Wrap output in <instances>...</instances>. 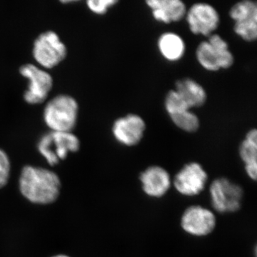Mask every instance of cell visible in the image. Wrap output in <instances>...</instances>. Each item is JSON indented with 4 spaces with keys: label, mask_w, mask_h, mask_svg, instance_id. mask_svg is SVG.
Instances as JSON below:
<instances>
[{
    "label": "cell",
    "mask_w": 257,
    "mask_h": 257,
    "mask_svg": "<svg viewBox=\"0 0 257 257\" xmlns=\"http://www.w3.org/2000/svg\"><path fill=\"white\" fill-rule=\"evenodd\" d=\"M18 182L23 197L32 204L40 205L56 202L62 189L60 177L54 171L32 165L22 169Z\"/></svg>",
    "instance_id": "6da1fadb"
},
{
    "label": "cell",
    "mask_w": 257,
    "mask_h": 257,
    "mask_svg": "<svg viewBox=\"0 0 257 257\" xmlns=\"http://www.w3.org/2000/svg\"><path fill=\"white\" fill-rule=\"evenodd\" d=\"M78 109L75 99L61 94L47 103L44 109V120L51 131L70 133L77 123Z\"/></svg>",
    "instance_id": "7a4b0ae2"
},
{
    "label": "cell",
    "mask_w": 257,
    "mask_h": 257,
    "mask_svg": "<svg viewBox=\"0 0 257 257\" xmlns=\"http://www.w3.org/2000/svg\"><path fill=\"white\" fill-rule=\"evenodd\" d=\"M80 142L73 133L53 132L45 134L37 144V150L52 167L67 158L69 153L77 152Z\"/></svg>",
    "instance_id": "3957f363"
},
{
    "label": "cell",
    "mask_w": 257,
    "mask_h": 257,
    "mask_svg": "<svg viewBox=\"0 0 257 257\" xmlns=\"http://www.w3.org/2000/svg\"><path fill=\"white\" fill-rule=\"evenodd\" d=\"M213 209L220 214L239 211L242 202L243 189L239 184L225 177L214 179L209 187Z\"/></svg>",
    "instance_id": "277c9868"
},
{
    "label": "cell",
    "mask_w": 257,
    "mask_h": 257,
    "mask_svg": "<svg viewBox=\"0 0 257 257\" xmlns=\"http://www.w3.org/2000/svg\"><path fill=\"white\" fill-rule=\"evenodd\" d=\"M32 53L35 60L42 67L52 69L64 60L67 47L55 32H45L35 40Z\"/></svg>",
    "instance_id": "5b68a950"
},
{
    "label": "cell",
    "mask_w": 257,
    "mask_h": 257,
    "mask_svg": "<svg viewBox=\"0 0 257 257\" xmlns=\"http://www.w3.org/2000/svg\"><path fill=\"white\" fill-rule=\"evenodd\" d=\"M193 35L209 37L219 28L220 16L213 5L198 3L187 9L185 16Z\"/></svg>",
    "instance_id": "8992f818"
},
{
    "label": "cell",
    "mask_w": 257,
    "mask_h": 257,
    "mask_svg": "<svg viewBox=\"0 0 257 257\" xmlns=\"http://www.w3.org/2000/svg\"><path fill=\"white\" fill-rule=\"evenodd\" d=\"M20 73L29 81L28 90L24 94L25 101L30 104L43 102L53 85V79L50 74L32 64L22 66Z\"/></svg>",
    "instance_id": "52a82bcc"
},
{
    "label": "cell",
    "mask_w": 257,
    "mask_h": 257,
    "mask_svg": "<svg viewBox=\"0 0 257 257\" xmlns=\"http://www.w3.org/2000/svg\"><path fill=\"white\" fill-rule=\"evenodd\" d=\"M207 172L199 162H192L184 166L176 174L172 184L179 194L186 197L199 195L207 183Z\"/></svg>",
    "instance_id": "ba28073f"
},
{
    "label": "cell",
    "mask_w": 257,
    "mask_h": 257,
    "mask_svg": "<svg viewBox=\"0 0 257 257\" xmlns=\"http://www.w3.org/2000/svg\"><path fill=\"white\" fill-rule=\"evenodd\" d=\"M180 224L187 234L202 237L210 234L215 229L216 215L214 211L202 206H190L182 214Z\"/></svg>",
    "instance_id": "9c48e42d"
},
{
    "label": "cell",
    "mask_w": 257,
    "mask_h": 257,
    "mask_svg": "<svg viewBox=\"0 0 257 257\" xmlns=\"http://www.w3.org/2000/svg\"><path fill=\"white\" fill-rule=\"evenodd\" d=\"M146 128V122L141 116L130 113L115 120L111 133L120 145L132 147L141 143Z\"/></svg>",
    "instance_id": "30bf717a"
},
{
    "label": "cell",
    "mask_w": 257,
    "mask_h": 257,
    "mask_svg": "<svg viewBox=\"0 0 257 257\" xmlns=\"http://www.w3.org/2000/svg\"><path fill=\"white\" fill-rule=\"evenodd\" d=\"M140 180L144 193L148 197L160 199L167 194L172 184L168 171L158 165H152L142 172Z\"/></svg>",
    "instance_id": "8fae6325"
},
{
    "label": "cell",
    "mask_w": 257,
    "mask_h": 257,
    "mask_svg": "<svg viewBox=\"0 0 257 257\" xmlns=\"http://www.w3.org/2000/svg\"><path fill=\"white\" fill-rule=\"evenodd\" d=\"M145 3L154 20L166 25L182 21L187 14V5L181 0H147Z\"/></svg>",
    "instance_id": "7c38bea8"
},
{
    "label": "cell",
    "mask_w": 257,
    "mask_h": 257,
    "mask_svg": "<svg viewBox=\"0 0 257 257\" xmlns=\"http://www.w3.org/2000/svg\"><path fill=\"white\" fill-rule=\"evenodd\" d=\"M175 91L185 101L190 109L201 107L207 100V94L205 89L189 77L178 79L175 83Z\"/></svg>",
    "instance_id": "4fadbf2b"
},
{
    "label": "cell",
    "mask_w": 257,
    "mask_h": 257,
    "mask_svg": "<svg viewBox=\"0 0 257 257\" xmlns=\"http://www.w3.org/2000/svg\"><path fill=\"white\" fill-rule=\"evenodd\" d=\"M157 48L164 59L168 62H176L183 58L186 52V44L178 34L167 32L159 37Z\"/></svg>",
    "instance_id": "5bb4252c"
},
{
    "label": "cell",
    "mask_w": 257,
    "mask_h": 257,
    "mask_svg": "<svg viewBox=\"0 0 257 257\" xmlns=\"http://www.w3.org/2000/svg\"><path fill=\"white\" fill-rule=\"evenodd\" d=\"M239 156L246 175L251 180L257 178V130L253 128L246 133L244 140L240 144Z\"/></svg>",
    "instance_id": "9a60e30c"
},
{
    "label": "cell",
    "mask_w": 257,
    "mask_h": 257,
    "mask_svg": "<svg viewBox=\"0 0 257 257\" xmlns=\"http://www.w3.org/2000/svg\"><path fill=\"white\" fill-rule=\"evenodd\" d=\"M196 58L202 68L209 72L220 70L217 52L207 40L199 44L196 50Z\"/></svg>",
    "instance_id": "2e32d148"
},
{
    "label": "cell",
    "mask_w": 257,
    "mask_h": 257,
    "mask_svg": "<svg viewBox=\"0 0 257 257\" xmlns=\"http://www.w3.org/2000/svg\"><path fill=\"white\" fill-rule=\"evenodd\" d=\"M208 42L217 52L220 69H228L234 63V57L229 50V44L218 35L213 34L208 37Z\"/></svg>",
    "instance_id": "e0dca14e"
},
{
    "label": "cell",
    "mask_w": 257,
    "mask_h": 257,
    "mask_svg": "<svg viewBox=\"0 0 257 257\" xmlns=\"http://www.w3.org/2000/svg\"><path fill=\"white\" fill-rule=\"evenodd\" d=\"M230 18L234 23L257 20V3L252 0H243L230 8Z\"/></svg>",
    "instance_id": "ac0fdd59"
},
{
    "label": "cell",
    "mask_w": 257,
    "mask_h": 257,
    "mask_svg": "<svg viewBox=\"0 0 257 257\" xmlns=\"http://www.w3.org/2000/svg\"><path fill=\"white\" fill-rule=\"evenodd\" d=\"M172 123L182 131L194 133L200 127V120L191 109L170 116Z\"/></svg>",
    "instance_id": "d6986e66"
},
{
    "label": "cell",
    "mask_w": 257,
    "mask_h": 257,
    "mask_svg": "<svg viewBox=\"0 0 257 257\" xmlns=\"http://www.w3.org/2000/svg\"><path fill=\"white\" fill-rule=\"evenodd\" d=\"M165 107L169 116L191 109L175 89L169 91L166 94Z\"/></svg>",
    "instance_id": "ffe728a7"
},
{
    "label": "cell",
    "mask_w": 257,
    "mask_h": 257,
    "mask_svg": "<svg viewBox=\"0 0 257 257\" xmlns=\"http://www.w3.org/2000/svg\"><path fill=\"white\" fill-rule=\"evenodd\" d=\"M234 33L243 41L255 42L257 39V20L239 22L234 24Z\"/></svg>",
    "instance_id": "44dd1931"
},
{
    "label": "cell",
    "mask_w": 257,
    "mask_h": 257,
    "mask_svg": "<svg viewBox=\"0 0 257 257\" xmlns=\"http://www.w3.org/2000/svg\"><path fill=\"white\" fill-rule=\"evenodd\" d=\"M119 3L118 0H89L87 2L88 8L94 14L103 15L108 10Z\"/></svg>",
    "instance_id": "7402d4cb"
},
{
    "label": "cell",
    "mask_w": 257,
    "mask_h": 257,
    "mask_svg": "<svg viewBox=\"0 0 257 257\" xmlns=\"http://www.w3.org/2000/svg\"><path fill=\"white\" fill-rule=\"evenodd\" d=\"M11 173V162L8 154L0 149V179L9 182Z\"/></svg>",
    "instance_id": "603a6c76"
},
{
    "label": "cell",
    "mask_w": 257,
    "mask_h": 257,
    "mask_svg": "<svg viewBox=\"0 0 257 257\" xmlns=\"http://www.w3.org/2000/svg\"><path fill=\"white\" fill-rule=\"evenodd\" d=\"M8 182H6V181L3 180V179H0V189H3V187H5V186L8 184Z\"/></svg>",
    "instance_id": "cb8c5ba5"
},
{
    "label": "cell",
    "mask_w": 257,
    "mask_h": 257,
    "mask_svg": "<svg viewBox=\"0 0 257 257\" xmlns=\"http://www.w3.org/2000/svg\"><path fill=\"white\" fill-rule=\"evenodd\" d=\"M51 257H71L69 255L64 254V253H59V254L54 255V256Z\"/></svg>",
    "instance_id": "d4e9b609"
}]
</instances>
